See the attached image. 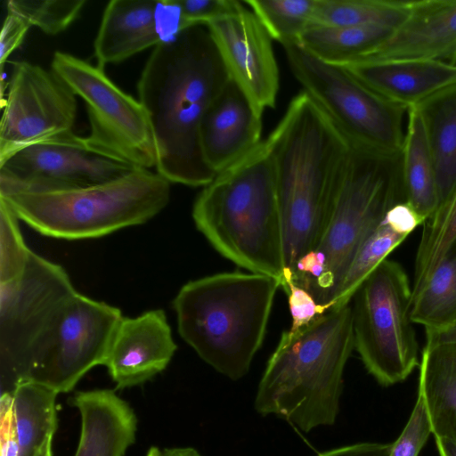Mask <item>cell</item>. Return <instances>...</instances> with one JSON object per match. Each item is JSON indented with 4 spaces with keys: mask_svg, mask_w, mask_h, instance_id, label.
<instances>
[{
    "mask_svg": "<svg viewBox=\"0 0 456 456\" xmlns=\"http://www.w3.org/2000/svg\"><path fill=\"white\" fill-rule=\"evenodd\" d=\"M206 25L156 45L137 84L156 146V169L170 183L206 186L216 175L204 161L200 130L230 81Z\"/></svg>",
    "mask_w": 456,
    "mask_h": 456,
    "instance_id": "obj_1",
    "label": "cell"
},
{
    "mask_svg": "<svg viewBox=\"0 0 456 456\" xmlns=\"http://www.w3.org/2000/svg\"><path fill=\"white\" fill-rule=\"evenodd\" d=\"M266 141L282 224L286 290L297 265L320 242L351 144L304 91Z\"/></svg>",
    "mask_w": 456,
    "mask_h": 456,
    "instance_id": "obj_2",
    "label": "cell"
},
{
    "mask_svg": "<svg viewBox=\"0 0 456 456\" xmlns=\"http://www.w3.org/2000/svg\"><path fill=\"white\" fill-rule=\"evenodd\" d=\"M192 218L224 257L274 278L285 290L282 224L266 139L204 186Z\"/></svg>",
    "mask_w": 456,
    "mask_h": 456,
    "instance_id": "obj_3",
    "label": "cell"
},
{
    "mask_svg": "<svg viewBox=\"0 0 456 456\" xmlns=\"http://www.w3.org/2000/svg\"><path fill=\"white\" fill-rule=\"evenodd\" d=\"M354 349L351 302L283 331L259 382L256 411L277 415L306 433L333 425Z\"/></svg>",
    "mask_w": 456,
    "mask_h": 456,
    "instance_id": "obj_4",
    "label": "cell"
},
{
    "mask_svg": "<svg viewBox=\"0 0 456 456\" xmlns=\"http://www.w3.org/2000/svg\"><path fill=\"white\" fill-rule=\"evenodd\" d=\"M279 288L274 278L255 273L190 281L173 300L178 332L204 362L239 379L262 346Z\"/></svg>",
    "mask_w": 456,
    "mask_h": 456,
    "instance_id": "obj_5",
    "label": "cell"
},
{
    "mask_svg": "<svg viewBox=\"0 0 456 456\" xmlns=\"http://www.w3.org/2000/svg\"><path fill=\"white\" fill-rule=\"evenodd\" d=\"M402 202V151L387 154L351 145L320 242L297 265L290 282L330 311L356 253L387 211Z\"/></svg>",
    "mask_w": 456,
    "mask_h": 456,
    "instance_id": "obj_6",
    "label": "cell"
},
{
    "mask_svg": "<svg viewBox=\"0 0 456 456\" xmlns=\"http://www.w3.org/2000/svg\"><path fill=\"white\" fill-rule=\"evenodd\" d=\"M170 182L136 168L115 180L83 189L0 195L20 220L53 238L83 240L142 224L170 200Z\"/></svg>",
    "mask_w": 456,
    "mask_h": 456,
    "instance_id": "obj_7",
    "label": "cell"
},
{
    "mask_svg": "<svg viewBox=\"0 0 456 456\" xmlns=\"http://www.w3.org/2000/svg\"><path fill=\"white\" fill-rule=\"evenodd\" d=\"M77 292L60 265L33 251L19 278L0 283L1 394L30 379Z\"/></svg>",
    "mask_w": 456,
    "mask_h": 456,
    "instance_id": "obj_8",
    "label": "cell"
},
{
    "mask_svg": "<svg viewBox=\"0 0 456 456\" xmlns=\"http://www.w3.org/2000/svg\"><path fill=\"white\" fill-rule=\"evenodd\" d=\"M352 300L354 349L365 369L383 387L404 381L419 365L410 317L411 287L404 269L387 258Z\"/></svg>",
    "mask_w": 456,
    "mask_h": 456,
    "instance_id": "obj_9",
    "label": "cell"
},
{
    "mask_svg": "<svg viewBox=\"0 0 456 456\" xmlns=\"http://www.w3.org/2000/svg\"><path fill=\"white\" fill-rule=\"evenodd\" d=\"M283 48L304 92L351 145L387 154L402 151L407 108L384 98L346 68L325 62L297 44Z\"/></svg>",
    "mask_w": 456,
    "mask_h": 456,
    "instance_id": "obj_10",
    "label": "cell"
},
{
    "mask_svg": "<svg viewBox=\"0 0 456 456\" xmlns=\"http://www.w3.org/2000/svg\"><path fill=\"white\" fill-rule=\"evenodd\" d=\"M51 69L86 103L89 147L136 168L156 167L149 116L139 102L118 87L99 66L55 52Z\"/></svg>",
    "mask_w": 456,
    "mask_h": 456,
    "instance_id": "obj_11",
    "label": "cell"
},
{
    "mask_svg": "<svg viewBox=\"0 0 456 456\" xmlns=\"http://www.w3.org/2000/svg\"><path fill=\"white\" fill-rule=\"evenodd\" d=\"M136 167L88 146L72 131L32 144L0 165V195L83 189L119 178Z\"/></svg>",
    "mask_w": 456,
    "mask_h": 456,
    "instance_id": "obj_12",
    "label": "cell"
},
{
    "mask_svg": "<svg viewBox=\"0 0 456 456\" xmlns=\"http://www.w3.org/2000/svg\"><path fill=\"white\" fill-rule=\"evenodd\" d=\"M2 108L0 165L32 144L72 131L77 98L52 69L20 61L13 63Z\"/></svg>",
    "mask_w": 456,
    "mask_h": 456,
    "instance_id": "obj_13",
    "label": "cell"
},
{
    "mask_svg": "<svg viewBox=\"0 0 456 456\" xmlns=\"http://www.w3.org/2000/svg\"><path fill=\"white\" fill-rule=\"evenodd\" d=\"M120 309L77 292L66 305L31 381L68 393L92 368L103 365Z\"/></svg>",
    "mask_w": 456,
    "mask_h": 456,
    "instance_id": "obj_14",
    "label": "cell"
},
{
    "mask_svg": "<svg viewBox=\"0 0 456 456\" xmlns=\"http://www.w3.org/2000/svg\"><path fill=\"white\" fill-rule=\"evenodd\" d=\"M230 79L262 116L275 107L279 69L270 34L243 1L207 25Z\"/></svg>",
    "mask_w": 456,
    "mask_h": 456,
    "instance_id": "obj_15",
    "label": "cell"
},
{
    "mask_svg": "<svg viewBox=\"0 0 456 456\" xmlns=\"http://www.w3.org/2000/svg\"><path fill=\"white\" fill-rule=\"evenodd\" d=\"M176 350L171 328L161 309L123 317L104 366L118 389L141 385L164 370Z\"/></svg>",
    "mask_w": 456,
    "mask_h": 456,
    "instance_id": "obj_16",
    "label": "cell"
},
{
    "mask_svg": "<svg viewBox=\"0 0 456 456\" xmlns=\"http://www.w3.org/2000/svg\"><path fill=\"white\" fill-rule=\"evenodd\" d=\"M398 60L455 64L456 0L410 1L406 18L391 36L355 62Z\"/></svg>",
    "mask_w": 456,
    "mask_h": 456,
    "instance_id": "obj_17",
    "label": "cell"
},
{
    "mask_svg": "<svg viewBox=\"0 0 456 456\" xmlns=\"http://www.w3.org/2000/svg\"><path fill=\"white\" fill-rule=\"evenodd\" d=\"M261 134L262 116L230 80L200 126L204 161L218 174L251 151L262 141Z\"/></svg>",
    "mask_w": 456,
    "mask_h": 456,
    "instance_id": "obj_18",
    "label": "cell"
},
{
    "mask_svg": "<svg viewBox=\"0 0 456 456\" xmlns=\"http://www.w3.org/2000/svg\"><path fill=\"white\" fill-rule=\"evenodd\" d=\"M342 67L384 98L407 109L456 84V64L440 61H382Z\"/></svg>",
    "mask_w": 456,
    "mask_h": 456,
    "instance_id": "obj_19",
    "label": "cell"
},
{
    "mask_svg": "<svg viewBox=\"0 0 456 456\" xmlns=\"http://www.w3.org/2000/svg\"><path fill=\"white\" fill-rule=\"evenodd\" d=\"M72 402L81 416L74 456H124L134 443L137 428L130 405L110 389L81 391Z\"/></svg>",
    "mask_w": 456,
    "mask_h": 456,
    "instance_id": "obj_20",
    "label": "cell"
},
{
    "mask_svg": "<svg viewBox=\"0 0 456 456\" xmlns=\"http://www.w3.org/2000/svg\"><path fill=\"white\" fill-rule=\"evenodd\" d=\"M156 0H112L106 5L95 40L97 66L123 61L165 42Z\"/></svg>",
    "mask_w": 456,
    "mask_h": 456,
    "instance_id": "obj_21",
    "label": "cell"
},
{
    "mask_svg": "<svg viewBox=\"0 0 456 456\" xmlns=\"http://www.w3.org/2000/svg\"><path fill=\"white\" fill-rule=\"evenodd\" d=\"M419 366L418 394L432 435L456 442V343H426Z\"/></svg>",
    "mask_w": 456,
    "mask_h": 456,
    "instance_id": "obj_22",
    "label": "cell"
},
{
    "mask_svg": "<svg viewBox=\"0 0 456 456\" xmlns=\"http://www.w3.org/2000/svg\"><path fill=\"white\" fill-rule=\"evenodd\" d=\"M412 108L421 118L430 148L441 206L456 190V84Z\"/></svg>",
    "mask_w": 456,
    "mask_h": 456,
    "instance_id": "obj_23",
    "label": "cell"
},
{
    "mask_svg": "<svg viewBox=\"0 0 456 456\" xmlns=\"http://www.w3.org/2000/svg\"><path fill=\"white\" fill-rule=\"evenodd\" d=\"M402 175L405 202L424 220L439 206L435 165L418 111L408 109L402 150Z\"/></svg>",
    "mask_w": 456,
    "mask_h": 456,
    "instance_id": "obj_24",
    "label": "cell"
},
{
    "mask_svg": "<svg viewBox=\"0 0 456 456\" xmlns=\"http://www.w3.org/2000/svg\"><path fill=\"white\" fill-rule=\"evenodd\" d=\"M57 395L31 380L19 384L13 391L18 456H52V441L57 428Z\"/></svg>",
    "mask_w": 456,
    "mask_h": 456,
    "instance_id": "obj_25",
    "label": "cell"
},
{
    "mask_svg": "<svg viewBox=\"0 0 456 456\" xmlns=\"http://www.w3.org/2000/svg\"><path fill=\"white\" fill-rule=\"evenodd\" d=\"M410 317L426 336L441 334L456 323V238L421 289L411 297Z\"/></svg>",
    "mask_w": 456,
    "mask_h": 456,
    "instance_id": "obj_26",
    "label": "cell"
},
{
    "mask_svg": "<svg viewBox=\"0 0 456 456\" xmlns=\"http://www.w3.org/2000/svg\"><path fill=\"white\" fill-rule=\"evenodd\" d=\"M395 28L383 26H311L297 45L318 59L335 65L359 61L383 44Z\"/></svg>",
    "mask_w": 456,
    "mask_h": 456,
    "instance_id": "obj_27",
    "label": "cell"
},
{
    "mask_svg": "<svg viewBox=\"0 0 456 456\" xmlns=\"http://www.w3.org/2000/svg\"><path fill=\"white\" fill-rule=\"evenodd\" d=\"M410 1L317 0L314 25L383 26L396 28L406 18Z\"/></svg>",
    "mask_w": 456,
    "mask_h": 456,
    "instance_id": "obj_28",
    "label": "cell"
},
{
    "mask_svg": "<svg viewBox=\"0 0 456 456\" xmlns=\"http://www.w3.org/2000/svg\"><path fill=\"white\" fill-rule=\"evenodd\" d=\"M408 235L385 216L351 262L337 291L332 308L350 303L362 282Z\"/></svg>",
    "mask_w": 456,
    "mask_h": 456,
    "instance_id": "obj_29",
    "label": "cell"
},
{
    "mask_svg": "<svg viewBox=\"0 0 456 456\" xmlns=\"http://www.w3.org/2000/svg\"><path fill=\"white\" fill-rule=\"evenodd\" d=\"M422 225L414 263L412 296L421 289L456 238V190Z\"/></svg>",
    "mask_w": 456,
    "mask_h": 456,
    "instance_id": "obj_30",
    "label": "cell"
},
{
    "mask_svg": "<svg viewBox=\"0 0 456 456\" xmlns=\"http://www.w3.org/2000/svg\"><path fill=\"white\" fill-rule=\"evenodd\" d=\"M270 34L282 46L297 44L313 25L317 0H245Z\"/></svg>",
    "mask_w": 456,
    "mask_h": 456,
    "instance_id": "obj_31",
    "label": "cell"
},
{
    "mask_svg": "<svg viewBox=\"0 0 456 456\" xmlns=\"http://www.w3.org/2000/svg\"><path fill=\"white\" fill-rule=\"evenodd\" d=\"M85 0H9L7 12L48 35L64 31L79 15Z\"/></svg>",
    "mask_w": 456,
    "mask_h": 456,
    "instance_id": "obj_32",
    "label": "cell"
},
{
    "mask_svg": "<svg viewBox=\"0 0 456 456\" xmlns=\"http://www.w3.org/2000/svg\"><path fill=\"white\" fill-rule=\"evenodd\" d=\"M19 217L0 198V283L12 281L24 272L31 250L19 226Z\"/></svg>",
    "mask_w": 456,
    "mask_h": 456,
    "instance_id": "obj_33",
    "label": "cell"
},
{
    "mask_svg": "<svg viewBox=\"0 0 456 456\" xmlns=\"http://www.w3.org/2000/svg\"><path fill=\"white\" fill-rule=\"evenodd\" d=\"M430 435L432 431L428 412L421 395L418 394L403 430L392 443L389 456H418Z\"/></svg>",
    "mask_w": 456,
    "mask_h": 456,
    "instance_id": "obj_34",
    "label": "cell"
},
{
    "mask_svg": "<svg viewBox=\"0 0 456 456\" xmlns=\"http://www.w3.org/2000/svg\"><path fill=\"white\" fill-rule=\"evenodd\" d=\"M238 2L237 0H178L183 18L188 27L207 26L231 12Z\"/></svg>",
    "mask_w": 456,
    "mask_h": 456,
    "instance_id": "obj_35",
    "label": "cell"
},
{
    "mask_svg": "<svg viewBox=\"0 0 456 456\" xmlns=\"http://www.w3.org/2000/svg\"><path fill=\"white\" fill-rule=\"evenodd\" d=\"M285 293L288 296L292 317V324L289 328L291 330L301 328L325 313L305 289L293 282L288 284Z\"/></svg>",
    "mask_w": 456,
    "mask_h": 456,
    "instance_id": "obj_36",
    "label": "cell"
},
{
    "mask_svg": "<svg viewBox=\"0 0 456 456\" xmlns=\"http://www.w3.org/2000/svg\"><path fill=\"white\" fill-rule=\"evenodd\" d=\"M0 423V456H18L19 440L13 394H1Z\"/></svg>",
    "mask_w": 456,
    "mask_h": 456,
    "instance_id": "obj_37",
    "label": "cell"
},
{
    "mask_svg": "<svg viewBox=\"0 0 456 456\" xmlns=\"http://www.w3.org/2000/svg\"><path fill=\"white\" fill-rule=\"evenodd\" d=\"M29 28L22 18L10 12L6 15L0 34L1 71L11 53L22 44Z\"/></svg>",
    "mask_w": 456,
    "mask_h": 456,
    "instance_id": "obj_38",
    "label": "cell"
},
{
    "mask_svg": "<svg viewBox=\"0 0 456 456\" xmlns=\"http://www.w3.org/2000/svg\"><path fill=\"white\" fill-rule=\"evenodd\" d=\"M392 444L360 443L335 448L317 456H389Z\"/></svg>",
    "mask_w": 456,
    "mask_h": 456,
    "instance_id": "obj_39",
    "label": "cell"
},
{
    "mask_svg": "<svg viewBox=\"0 0 456 456\" xmlns=\"http://www.w3.org/2000/svg\"><path fill=\"white\" fill-rule=\"evenodd\" d=\"M439 456H456V442L445 437L435 438Z\"/></svg>",
    "mask_w": 456,
    "mask_h": 456,
    "instance_id": "obj_40",
    "label": "cell"
},
{
    "mask_svg": "<svg viewBox=\"0 0 456 456\" xmlns=\"http://www.w3.org/2000/svg\"><path fill=\"white\" fill-rule=\"evenodd\" d=\"M426 342L430 344L456 343V323L452 328L441 334L426 337Z\"/></svg>",
    "mask_w": 456,
    "mask_h": 456,
    "instance_id": "obj_41",
    "label": "cell"
},
{
    "mask_svg": "<svg viewBox=\"0 0 456 456\" xmlns=\"http://www.w3.org/2000/svg\"><path fill=\"white\" fill-rule=\"evenodd\" d=\"M162 456H201L194 448L178 447L162 451Z\"/></svg>",
    "mask_w": 456,
    "mask_h": 456,
    "instance_id": "obj_42",
    "label": "cell"
},
{
    "mask_svg": "<svg viewBox=\"0 0 456 456\" xmlns=\"http://www.w3.org/2000/svg\"><path fill=\"white\" fill-rule=\"evenodd\" d=\"M146 456H162V451H160L158 447L156 446H151Z\"/></svg>",
    "mask_w": 456,
    "mask_h": 456,
    "instance_id": "obj_43",
    "label": "cell"
},
{
    "mask_svg": "<svg viewBox=\"0 0 456 456\" xmlns=\"http://www.w3.org/2000/svg\"><path fill=\"white\" fill-rule=\"evenodd\" d=\"M455 64H456V62H455Z\"/></svg>",
    "mask_w": 456,
    "mask_h": 456,
    "instance_id": "obj_44",
    "label": "cell"
}]
</instances>
